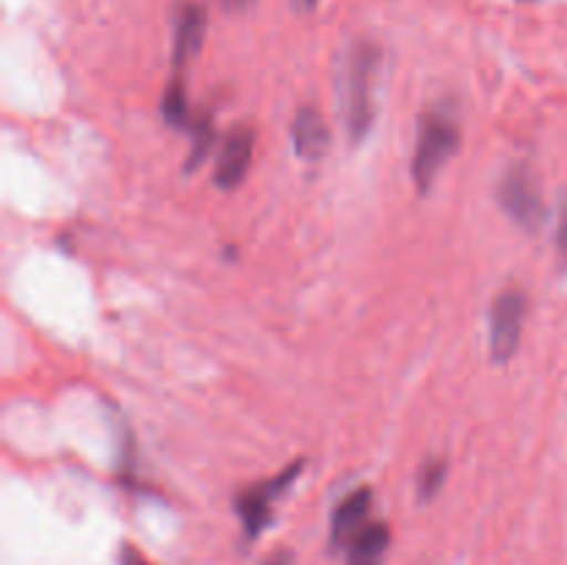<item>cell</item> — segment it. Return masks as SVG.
I'll use <instances>...</instances> for the list:
<instances>
[{"instance_id": "cell-2", "label": "cell", "mask_w": 567, "mask_h": 565, "mask_svg": "<svg viewBox=\"0 0 567 565\" xmlns=\"http://www.w3.org/2000/svg\"><path fill=\"white\" fill-rule=\"evenodd\" d=\"M460 147V127L452 116L443 111H430L421 116L419 125V144L413 155V177L419 192H426L437 172L446 166V161L457 153Z\"/></svg>"}, {"instance_id": "cell-8", "label": "cell", "mask_w": 567, "mask_h": 565, "mask_svg": "<svg viewBox=\"0 0 567 565\" xmlns=\"http://www.w3.org/2000/svg\"><path fill=\"white\" fill-rule=\"evenodd\" d=\"M293 147L302 158H321L327 153V144H330V131H327V122L313 105H305L299 109L297 120H293Z\"/></svg>"}, {"instance_id": "cell-17", "label": "cell", "mask_w": 567, "mask_h": 565, "mask_svg": "<svg viewBox=\"0 0 567 565\" xmlns=\"http://www.w3.org/2000/svg\"><path fill=\"white\" fill-rule=\"evenodd\" d=\"M227 3H244V0H227Z\"/></svg>"}, {"instance_id": "cell-9", "label": "cell", "mask_w": 567, "mask_h": 565, "mask_svg": "<svg viewBox=\"0 0 567 565\" xmlns=\"http://www.w3.org/2000/svg\"><path fill=\"white\" fill-rule=\"evenodd\" d=\"M388 546H391V530L385 524H369L349 541L347 565H382Z\"/></svg>"}, {"instance_id": "cell-5", "label": "cell", "mask_w": 567, "mask_h": 565, "mask_svg": "<svg viewBox=\"0 0 567 565\" xmlns=\"http://www.w3.org/2000/svg\"><path fill=\"white\" fill-rule=\"evenodd\" d=\"M299 471H302V463H293L291 469L282 471L280 476L260 482V485L249 487V491H244L241 496H238L236 507L238 515H241V524L244 530H247L249 541H255V537L266 530V524H269L271 518V504H275V499L280 496L293 480H297Z\"/></svg>"}, {"instance_id": "cell-12", "label": "cell", "mask_w": 567, "mask_h": 565, "mask_svg": "<svg viewBox=\"0 0 567 565\" xmlns=\"http://www.w3.org/2000/svg\"><path fill=\"white\" fill-rule=\"evenodd\" d=\"M192 158H188L186 170H194L197 164H203L205 155H208L210 138H214V125H210V116H199L192 125Z\"/></svg>"}, {"instance_id": "cell-6", "label": "cell", "mask_w": 567, "mask_h": 565, "mask_svg": "<svg viewBox=\"0 0 567 565\" xmlns=\"http://www.w3.org/2000/svg\"><path fill=\"white\" fill-rule=\"evenodd\" d=\"M249 164H252V131L249 127H236L227 133L221 144L219 164H216V183L221 188H236L247 177Z\"/></svg>"}, {"instance_id": "cell-7", "label": "cell", "mask_w": 567, "mask_h": 565, "mask_svg": "<svg viewBox=\"0 0 567 565\" xmlns=\"http://www.w3.org/2000/svg\"><path fill=\"white\" fill-rule=\"evenodd\" d=\"M369 507H371L369 487H360V491L349 493V496L338 504L336 515H332V530H330L332 546H349V541L363 530V521L365 515H369Z\"/></svg>"}, {"instance_id": "cell-10", "label": "cell", "mask_w": 567, "mask_h": 565, "mask_svg": "<svg viewBox=\"0 0 567 565\" xmlns=\"http://www.w3.org/2000/svg\"><path fill=\"white\" fill-rule=\"evenodd\" d=\"M205 37V11L197 6H186L177 17L175 31V66H186L203 48Z\"/></svg>"}, {"instance_id": "cell-14", "label": "cell", "mask_w": 567, "mask_h": 565, "mask_svg": "<svg viewBox=\"0 0 567 565\" xmlns=\"http://www.w3.org/2000/svg\"><path fill=\"white\" fill-rule=\"evenodd\" d=\"M557 244H559V253H563L565 260H567V194H565V203H563V216H559Z\"/></svg>"}, {"instance_id": "cell-11", "label": "cell", "mask_w": 567, "mask_h": 565, "mask_svg": "<svg viewBox=\"0 0 567 565\" xmlns=\"http://www.w3.org/2000/svg\"><path fill=\"white\" fill-rule=\"evenodd\" d=\"M164 116L172 127H186L188 125V103H186V89H183L181 78L172 81V86L164 94Z\"/></svg>"}, {"instance_id": "cell-13", "label": "cell", "mask_w": 567, "mask_h": 565, "mask_svg": "<svg viewBox=\"0 0 567 565\" xmlns=\"http://www.w3.org/2000/svg\"><path fill=\"white\" fill-rule=\"evenodd\" d=\"M443 480H446V463H441V460H430L419 474V493L424 499H432L437 491H441Z\"/></svg>"}, {"instance_id": "cell-3", "label": "cell", "mask_w": 567, "mask_h": 565, "mask_svg": "<svg viewBox=\"0 0 567 565\" xmlns=\"http://www.w3.org/2000/svg\"><path fill=\"white\" fill-rule=\"evenodd\" d=\"M498 199H502L504 210L526 230H537L543 219H546L540 188H537L535 177H532L526 166H513L504 175L502 186H498Z\"/></svg>"}, {"instance_id": "cell-4", "label": "cell", "mask_w": 567, "mask_h": 565, "mask_svg": "<svg viewBox=\"0 0 567 565\" xmlns=\"http://www.w3.org/2000/svg\"><path fill=\"white\" fill-rule=\"evenodd\" d=\"M526 319V297L518 288H507L502 297L493 302L491 310V349L496 360H509L520 341Z\"/></svg>"}, {"instance_id": "cell-16", "label": "cell", "mask_w": 567, "mask_h": 565, "mask_svg": "<svg viewBox=\"0 0 567 565\" xmlns=\"http://www.w3.org/2000/svg\"><path fill=\"white\" fill-rule=\"evenodd\" d=\"M299 6H302V9H313L316 3H319V0H297Z\"/></svg>"}, {"instance_id": "cell-15", "label": "cell", "mask_w": 567, "mask_h": 565, "mask_svg": "<svg viewBox=\"0 0 567 565\" xmlns=\"http://www.w3.org/2000/svg\"><path fill=\"white\" fill-rule=\"evenodd\" d=\"M122 565H150V563L142 557V554L136 552V548L125 546V548H122Z\"/></svg>"}, {"instance_id": "cell-1", "label": "cell", "mask_w": 567, "mask_h": 565, "mask_svg": "<svg viewBox=\"0 0 567 565\" xmlns=\"http://www.w3.org/2000/svg\"><path fill=\"white\" fill-rule=\"evenodd\" d=\"M380 70V53L371 44H354L349 53L341 78L343 122H347L349 142H360L374 122V78Z\"/></svg>"}]
</instances>
